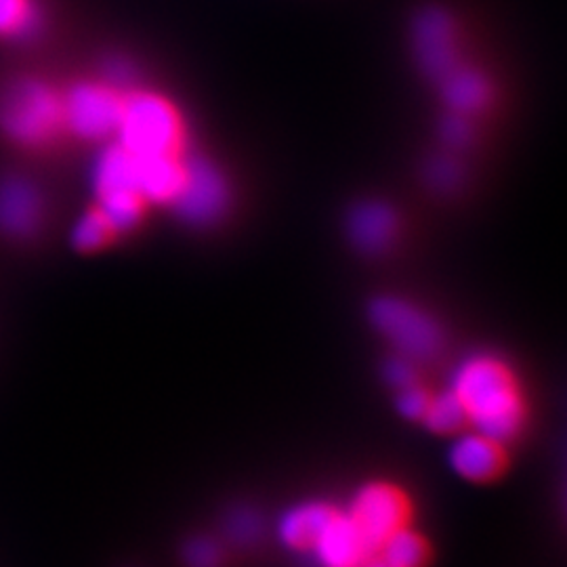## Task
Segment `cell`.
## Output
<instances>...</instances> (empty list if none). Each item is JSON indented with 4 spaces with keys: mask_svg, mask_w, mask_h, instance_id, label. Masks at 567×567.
<instances>
[{
    "mask_svg": "<svg viewBox=\"0 0 567 567\" xmlns=\"http://www.w3.org/2000/svg\"><path fill=\"white\" fill-rule=\"evenodd\" d=\"M229 200V183L215 164L204 156H183L182 183L171 206L185 224H217Z\"/></svg>",
    "mask_w": 567,
    "mask_h": 567,
    "instance_id": "7",
    "label": "cell"
},
{
    "mask_svg": "<svg viewBox=\"0 0 567 567\" xmlns=\"http://www.w3.org/2000/svg\"><path fill=\"white\" fill-rule=\"evenodd\" d=\"M385 379L389 381V385H393L395 389L414 385L419 379L414 360H410L405 355H398V358L389 360L385 364Z\"/></svg>",
    "mask_w": 567,
    "mask_h": 567,
    "instance_id": "26",
    "label": "cell"
},
{
    "mask_svg": "<svg viewBox=\"0 0 567 567\" xmlns=\"http://www.w3.org/2000/svg\"><path fill=\"white\" fill-rule=\"evenodd\" d=\"M42 198L32 183L9 177L0 182V229L13 238L32 236L42 224Z\"/></svg>",
    "mask_w": 567,
    "mask_h": 567,
    "instance_id": "12",
    "label": "cell"
},
{
    "mask_svg": "<svg viewBox=\"0 0 567 567\" xmlns=\"http://www.w3.org/2000/svg\"><path fill=\"white\" fill-rule=\"evenodd\" d=\"M63 126L61 95L47 82L21 79L0 93V131L21 145H44Z\"/></svg>",
    "mask_w": 567,
    "mask_h": 567,
    "instance_id": "3",
    "label": "cell"
},
{
    "mask_svg": "<svg viewBox=\"0 0 567 567\" xmlns=\"http://www.w3.org/2000/svg\"><path fill=\"white\" fill-rule=\"evenodd\" d=\"M122 95L110 82H79L61 95L63 126L86 142H102L116 133Z\"/></svg>",
    "mask_w": 567,
    "mask_h": 567,
    "instance_id": "8",
    "label": "cell"
},
{
    "mask_svg": "<svg viewBox=\"0 0 567 567\" xmlns=\"http://www.w3.org/2000/svg\"><path fill=\"white\" fill-rule=\"evenodd\" d=\"M307 553L318 567H360L372 555L349 513L337 511L316 534Z\"/></svg>",
    "mask_w": 567,
    "mask_h": 567,
    "instance_id": "10",
    "label": "cell"
},
{
    "mask_svg": "<svg viewBox=\"0 0 567 567\" xmlns=\"http://www.w3.org/2000/svg\"><path fill=\"white\" fill-rule=\"evenodd\" d=\"M93 187L97 210L114 229V234L131 231L142 221L145 200L137 187L135 156L122 145H110L97 156L93 166Z\"/></svg>",
    "mask_w": 567,
    "mask_h": 567,
    "instance_id": "5",
    "label": "cell"
},
{
    "mask_svg": "<svg viewBox=\"0 0 567 567\" xmlns=\"http://www.w3.org/2000/svg\"><path fill=\"white\" fill-rule=\"evenodd\" d=\"M429 393L421 385H408L404 389H398V410L400 414L410 419V421H416V419H423L425 414L426 404H429Z\"/></svg>",
    "mask_w": 567,
    "mask_h": 567,
    "instance_id": "25",
    "label": "cell"
},
{
    "mask_svg": "<svg viewBox=\"0 0 567 567\" xmlns=\"http://www.w3.org/2000/svg\"><path fill=\"white\" fill-rule=\"evenodd\" d=\"M425 177L433 189L452 192L463 183V166L452 156H437L426 164Z\"/></svg>",
    "mask_w": 567,
    "mask_h": 567,
    "instance_id": "22",
    "label": "cell"
},
{
    "mask_svg": "<svg viewBox=\"0 0 567 567\" xmlns=\"http://www.w3.org/2000/svg\"><path fill=\"white\" fill-rule=\"evenodd\" d=\"M264 532L261 515L252 508H236L225 522V534L236 545H252Z\"/></svg>",
    "mask_w": 567,
    "mask_h": 567,
    "instance_id": "21",
    "label": "cell"
},
{
    "mask_svg": "<svg viewBox=\"0 0 567 567\" xmlns=\"http://www.w3.org/2000/svg\"><path fill=\"white\" fill-rule=\"evenodd\" d=\"M114 135L133 156L182 154V114L161 93L133 91L122 95L121 121Z\"/></svg>",
    "mask_w": 567,
    "mask_h": 567,
    "instance_id": "2",
    "label": "cell"
},
{
    "mask_svg": "<svg viewBox=\"0 0 567 567\" xmlns=\"http://www.w3.org/2000/svg\"><path fill=\"white\" fill-rule=\"evenodd\" d=\"M135 173L145 203L171 204L182 183L183 156H135Z\"/></svg>",
    "mask_w": 567,
    "mask_h": 567,
    "instance_id": "15",
    "label": "cell"
},
{
    "mask_svg": "<svg viewBox=\"0 0 567 567\" xmlns=\"http://www.w3.org/2000/svg\"><path fill=\"white\" fill-rule=\"evenodd\" d=\"M450 465L471 482H484L501 471L503 450L498 442L471 431L456 437L450 447Z\"/></svg>",
    "mask_w": 567,
    "mask_h": 567,
    "instance_id": "14",
    "label": "cell"
},
{
    "mask_svg": "<svg viewBox=\"0 0 567 567\" xmlns=\"http://www.w3.org/2000/svg\"><path fill=\"white\" fill-rule=\"evenodd\" d=\"M112 236H114V229L105 221L102 213L95 208V210H89L86 215H82L81 221L72 231V243L82 252H93V250L102 248L103 244H107Z\"/></svg>",
    "mask_w": 567,
    "mask_h": 567,
    "instance_id": "20",
    "label": "cell"
},
{
    "mask_svg": "<svg viewBox=\"0 0 567 567\" xmlns=\"http://www.w3.org/2000/svg\"><path fill=\"white\" fill-rule=\"evenodd\" d=\"M405 513L404 494L386 484H370L360 489L349 508V517L372 553L381 547L389 534L404 527Z\"/></svg>",
    "mask_w": 567,
    "mask_h": 567,
    "instance_id": "9",
    "label": "cell"
},
{
    "mask_svg": "<svg viewBox=\"0 0 567 567\" xmlns=\"http://www.w3.org/2000/svg\"><path fill=\"white\" fill-rule=\"evenodd\" d=\"M440 135L447 147L463 150L466 147V143L473 140V126H471L468 116L450 112V116H446L440 124Z\"/></svg>",
    "mask_w": 567,
    "mask_h": 567,
    "instance_id": "24",
    "label": "cell"
},
{
    "mask_svg": "<svg viewBox=\"0 0 567 567\" xmlns=\"http://www.w3.org/2000/svg\"><path fill=\"white\" fill-rule=\"evenodd\" d=\"M374 328L410 360H431L444 347V330L419 305L402 297H379L370 305Z\"/></svg>",
    "mask_w": 567,
    "mask_h": 567,
    "instance_id": "6",
    "label": "cell"
},
{
    "mask_svg": "<svg viewBox=\"0 0 567 567\" xmlns=\"http://www.w3.org/2000/svg\"><path fill=\"white\" fill-rule=\"evenodd\" d=\"M450 391L465 408L466 425L505 444L526 421V402L519 385L501 358L471 353L452 370Z\"/></svg>",
    "mask_w": 567,
    "mask_h": 567,
    "instance_id": "1",
    "label": "cell"
},
{
    "mask_svg": "<svg viewBox=\"0 0 567 567\" xmlns=\"http://www.w3.org/2000/svg\"><path fill=\"white\" fill-rule=\"evenodd\" d=\"M410 47L419 70L440 82L465 60L463 21L444 2H426L410 21Z\"/></svg>",
    "mask_w": 567,
    "mask_h": 567,
    "instance_id": "4",
    "label": "cell"
},
{
    "mask_svg": "<svg viewBox=\"0 0 567 567\" xmlns=\"http://www.w3.org/2000/svg\"><path fill=\"white\" fill-rule=\"evenodd\" d=\"M347 231L351 244L364 255H383L395 243L400 219L389 204L365 200L349 213Z\"/></svg>",
    "mask_w": 567,
    "mask_h": 567,
    "instance_id": "11",
    "label": "cell"
},
{
    "mask_svg": "<svg viewBox=\"0 0 567 567\" xmlns=\"http://www.w3.org/2000/svg\"><path fill=\"white\" fill-rule=\"evenodd\" d=\"M183 559L187 567H219L224 559V553L215 540L196 538L183 550Z\"/></svg>",
    "mask_w": 567,
    "mask_h": 567,
    "instance_id": "23",
    "label": "cell"
},
{
    "mask_svg": "<svg viewBox=\"0 0 567 567\" xmlns=\"http://www.w3.org/2000/svg\"><path fill=\"white\" fill-rule=\"evenodd\" d=\"M374 553L391 567H421L426 557L423 540L405 527L389 534Z\"/></svg>",
    "mask_w": 567,
    "mask_h": 567,
    "instance_id": "18",
    "label": "cell"
},
{
    "mask_svg": "<svg viewBox=\"0 0 567 567\" xmlns=\"http://www.w3.org/2000/svg\"><path fill=\"white\" fill-rule=\"evenodd\" d=\"M437 84L450 112L468 118L484 112L494 97L489 76L482 68L466 60L461 61L452 72H447Z\"/></svg>",
    "mask_w": 567,
    "mask_h": 567,
    "instance_id": "13",
    "label": "cell"
},
{
    "mask_svg": "<svg viewBox=\"0 0 567 567\" xmlns=\"http://www.w3.org/2000/svg\"><path fill=\"white\" fill-rule=\"evenodd\" d=\"M425 425L435 433H454L466 425L465 408L461 400L447 389L444 393L431 395L423 419Z\"/></svg>",
    "mask_w": 567,
    "mask_h": 567,
    "instance_id": "19",
    "label": "cell"
},
{
    "mask_svg": "<svg viewBox=\"0 0 567 567\" xmlns=\"http://www.w3.org/2000/svg\"><path fill=\"white\" fill-rule=\"evenodd\" d=\"M41 28V11L34 0H0V37L30 39Z\"/></svg>",
    "mask_w": 567,
    "mask_h": 567,
    "instance_id": "17",
    "label": "cell"
},
{
    "mask_svg": "<svg viewBox=\"0 0 567 567\" xmlns=\"http://www.w3.org/2000/svg\"><path fill=\"white\" fill-rule=\"evenodd\" d=\"M334 508L324 503H305L286 511L278 524V536L286 547L307 550L316 534L332 517Z\"/></svg>",
    "mask_w": 567,
    "mask_h": 567,
    "instance_id": "16",
    "label": "cell"
},
{
    "mask_svg": "<svg viewBox=\"0 0 567 567\" xmlns=\"http://www.w3.org/2000/svg\"><path fill=\"white\" fill-rule=\"evenodd\" d=\"M360 567H391L386 564L385 559H381L377 553H372L368 559H365L364 564Z\"/></svg>",
    "mask_w": 567,
    "mask_h": 567,
    "instance_id": "28",
    "label": "cell"
},
{
    "mask_svg": "<svg viewBox=\"0 0 567 567\" xmlns=\"http://www.w3.org/2000/svg\"><path fill=\"white\" fill-rule=\"evenodd\" d=\"M105 79L112 86H126L133 81V68L131 63L124 60H112L105 65Z\"/></svg>",
    "mask_w": 567,
    "mask_h": 567,
    "instance_id": "27",
    "label": "cell"
}]
</instances>
